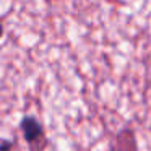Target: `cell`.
<instances>
[{
	"mask_svg": "<svg viewBox=\"0 0 151 151\" xmlns=\"http://www.w3.org/2000/svg\"><path fill=\"white\" fill-rule=\"evenodd\" d=\"M21 130L26 138V141L31 145V148L37 146L39 141H44V132L41 124L34 117H24L21 120Z\"/></svg>",
	"mask_w": 151,
	"mask_h": 151,
	"instance_id": "6da1fadb",
	"label": "cell"
},
{
	"mask_svg": "<svg viewBox=\"0 0 151 151\" xmlns=\"http://www.w3.org/2000/svg\"><path fill=\"white\" fill-rule=\"evenodd\" d=\"M0 36H2V24H0Z\"/></svg>",
	"mask_w": 151,
	"mask_h": 151,
	"instance_id": "7a4b0ae2",
	"label": "cell"
}]
</instances>
